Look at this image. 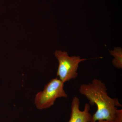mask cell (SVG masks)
Wrapping results in <instances>:
<instances>
[{"mask_svg":"<svg viewBox=\"0 0 122 122\" xmlns=\"http://www.w3.org/2000/svg\"><path fill=\"white\" fill-rule=\"evenodd\" d=\"M79 90L89 100L90 105L97 106V111L92 116L91 122L102 120L114 122L117 107H121L122 105L118 98H112L108 95L104 82L94 78L91 83L81 85Z\"/></svg>","mask_w":122,"mask_h":122,"instance_id":"6da1fadb","label":"cell"},{"mask_svg":"<svg viewBox=\"0 0 122 122\" xmlns=\"http://www.w3.org/2000/svg\"><path fill=\"white\" fill-rule=\"evenodd\" d=\"M64 83L57 77L53 78L45 86L44 89L35 95L34 104L39 110L50 108L57 99L67 98L68 95L64 89Z\"/></svg>","mask_w":122,"mask_h":122,"instance_id":"7a4b0ae2","label":"cell"},{"mask_svg":"<svg viewBox=\"0 0 122 122\" xmlns=\"http://www.w3.org/2000/svg\"><path fill=\"white\" fill-rule=\"evenodd\" d=\"M55 55L59 62L57 77L63 83L77 77L79 64L87 59L79 56H70L67 52L61 51H56Z\"/></svg>","mask_w":122,"mask_h":122,"instance_id":"3957f363","label":"cell"},{"mask_svg":"<svg viewBox=\"0 0 122 122\" xmlns=\"http://www.w3.org/2000/svg\"><path fill=\"white\" fill-rule=\"evenodd\" d=\"M80 105L79 99L75 96L71 102V114L68 122H91L92 116L89 112L90 105L89 103H86L83 111L79 109Z\"/></svg>","mask_w":122,"mask_h":122,"instance_id":"277c9868","label":"cell"},{"mask_svg":"<svg viewBox=\"0 0 122 122\" xmlns=\"http://www.w3.org/2000/svg\"><path fill=\"white\" fill-rule=\"evenodd\" d=\"M111 55L114 57L112 60V63L113 65L117 68H122V50L119 47L115 48L114 50L110 51Z\"/></svg>","mask_w":122,"mask_h":122,"instance_id":"5b68a950","label":"cell"},{"mask_svg":"<svg viewBox=\"0 0 122 122\" xmlns=\"http://www.w3.org/2000/svg\"><path fill=\"white\" fill-rule=\"evenodd\" d=\"M96 122H112V121H107V120H102V121H98Z\"/></svg>","mask_w":122,"mask_h":122,"instance_id":"8992f818","label":"cell"}]
</instances>
